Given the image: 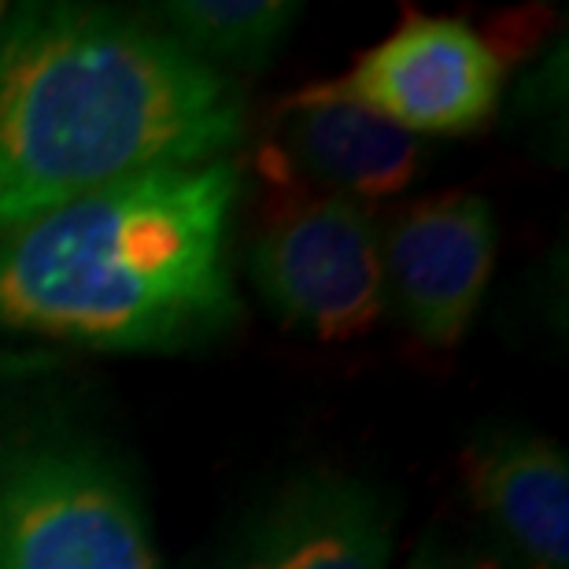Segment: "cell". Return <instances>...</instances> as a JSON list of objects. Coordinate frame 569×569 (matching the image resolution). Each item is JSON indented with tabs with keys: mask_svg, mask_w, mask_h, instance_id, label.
I'll return each mask as SVG.
<instances>
[{
	"mask_svg": "<svg viewBox=\"0 0 569 569\" xmlns=\"http://www.w3.org/2000/svg\"><path fill=\"white\" fill-rule=\"evenodd\" d=\"M241 130L237 89L167 33L27 4L0 33V233L141 170L211 163Z\"/></svg>",
	"mask_w": 569,
	"mask_h": 569,
	"instance_id": "1",
	"label": "cell"
},
{
	"mask_svg": "<svg viewBox=\"0 0 569 569\" xmlns=\"http://www.w3.org/2000/svg\"><path fill=\"white\" fill-rule=\"evenodd\" d=\"M0 569H159L119 466L78 440L0 448Z\"/></svg>",
	"mask_w": 569,
	"mask_h": 569,
	"instance_id": "3",
	"label": "cell"
},
{
	"mask_svg": "<svg viewBox=\"0 0 569 569\" xmlns=\"http://www.w3.org/2000/svg\"><path fill=\"white\" fill-rule=\"evenodd\" d=\"M241 174L156 167L0 233V333L174 351L241 315L226 241Z\"/></svg>",
	"mask_w": 569,
	"mask_h": 569,
	"instance_id": "2",
	"label": "cell"
},
{
	"mask_svg": "<svg viewBox=\"0 0 569 569\" xmlns=\"http://www.w3.org/2000/svg\"><path fill=\"white\" fill-rule=\"evenodd\" d=\"M392 510L348 477L289 485L248 521L226 569H389Z\"/></svg>",
	"mask_w": 569,
	"mask_h": 569,
	"instance_id": "7",
	"label": "cell"
},
{
	"mask_svg": "<svg viewBox=\"0 0 569 569\" xmlns=\"http://www.w3.org/2000/svg\"><path fill=\"white\" fill-rule=\"evenodd\" d=\"M473 503L537 569L569 566V462L559 443L496 429L462 459Z\"/></svg>",
	"mask_w": 569,
	"mask_h": 569,
	"instance_id": "9",
	"label": "cell"
},
{
	"mask_svg": "<svg viewBox=\"0 0 569 569\" xmlns=\"http://www.w3.org/2000/svg\"><path fill=\"white\" fill-rule=\"evenodd\" d=\"M418 569H499L496 562H462V566H455V562H432V566H418Z\"/></svg>",
	"mask_w": 569,
	"mask_h": 569,
	"instance_id": "11",
	"label": "cell"
},
{
	"mask_svg": "<svg viewBox=\"0 0 569 569\" xmlns=\"http://www.w3.org/2000/svg\"><path fill=\"white\" fill-rule=\"evenodd\" d=\"M270 315L318 340H351L385 311V267L370 211L322 192L281 211L252 248Z\"/></svg>",
	"mask_w": 569,
	"mask_h": 569,
	"instance_id": "4",
	"label": "cell"
},
{
	"mask_svg": "<svg viewBox=\"0 0 569 569\" xmlns=\"http://www.w3.org/2000/svg\"><path fill=\"white\" fill-rule=\"evenodd\" d=\"M300 16V4L284 0H170L159 8L167 38L197 60L259 63Z\"/></svg>",
	"mask_w": 569,
	"mask_h": 569,
	"instance_id": "10",
	"label": "cell"
},
{
	"mask_svg": "<svg viewBox=\"0 0 569 569\" xmlns=\"http://www.w3.org/2000/svg\"><path fill=\"white\" fill-rule=\"evenodd\" d=\"M496 214L473 192L407 208L381 248L385 284H392L407 322L429 345H455L470 329L496 270Z\"/></svg>",
	"mask_w": 569,
	"mask_h": 569,
	"instance_id": "6",
	"label": "cell"
},
{
	"mask_svg": "<svg viewBox=\"0 0 569 569\" xmlns=\"http://www.w3.org/2000/svg\"><path fill=\"white\" fill-rule=\"evenodd\" d=\"M337 97L415 133H462L492 116L503 63L459 19L407 16L362 52L348 74L326 82Z\"/></svg>",
	"mask_w": 569,
	"mask_h": 569,
	"instance_id": "5",
	"label": "cell"
},
{
	"mask_svg": "<svg viewBox=\"0 0 569 569\" xmlns=\"http://www.w3.org/2000/svg\"><path fill=\"white\" fill-rule=\"evenodd\" d=\"M278 138L296 170L348 200L392 197L422 170V144L411 133L337 97L326 82L284 100Z\"/></svg>",
	"mask_w": 569,
	"mask_h": 569,
	"instance_id": "8",
	"label": "cell"
}]
</instances>
